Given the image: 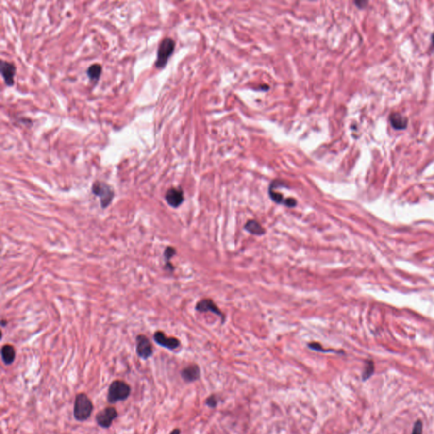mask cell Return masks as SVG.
I'll use <instances>...</instances> for the list:
<instances>
[{
  "label": "cell",
  "mask_w": 434,
  "mask_h": 434,
  "mask_svg": "<svg viewBox=\"0 0 434 434\" xmlns=\"http://www.w3.org/2000/svg\"><path fill=\"white\" fill-rule=\"evenodd\" d=\"M94 411V404L85 393L76 395L74 402L73 416L77 421H87Z\"/></svg>",
  "instance_id": "obj_1"
},
{
  "label": "cell",
  "mask_w": 434,
  "mask_h": 434,
  "mask_svg": "<svg viewBox=\"0 0 434 434\" xmlns=\"http://www.w3.org/2000/svg\"><path fill=\"white\" fill-rule=\"evenodd\" d=\"M131 386L122 380H115L108 389L107 401L110 404H116L126 401L130 396Z\"/></svg>",
  "instance_id": "obj_2"
},
{
  "label": "cell",
  "mask_w": 434,
  "mask_h": 434,
  "mask_svg": "<svg viewBox=\"0 0 434 434\" xmlns=\"http://www.w3.org/2000/svg\"><path fill=\"white\" fill-rule=\"evenodd\" d=\"M92 192L100 200L102 208H106L111 204L115 197V192L110 185L103 182L96 181L92 186Z\"/></svg>",
  "instance_id": "obj_3"
},
{
  "label": "cell",
  "mask_w": 434,
  "mask_h": 434,
  "mask_svg": "<svg viewBox=\"0 0 434 434\" xmlns=\"http://www.w3.org/2000/svg\"><path fill=\"white\" fill-rule=\"evenodd\" d=\"M176 43L172 38L167 37L161 41L158 48L157 59L155 60V67L161 69L167 66L169 58L173 54Z\"/></svg>",
  "instance_id": "obj_4"
},
{
  "label": "cell",
  "mask_w": 434,
  "mask_h": 434,
  "mask_svg": "<svg viewBox=\"0 0 434 434\" xmlns=\"http://www.w3.org/2000/svg\"><path fill=\"white\" fill-rule=\"evenodd\" d=\"M118 417V411L116 408L108 406L104 410L99 411L95 417V421L98 426L104 429H108L113 424V421Z\"/></svg>",
  "instance_id": "obj_5"
},
{
  "label": "cell",
  "mask_w": 434,
  "mask_h": 434,
  "mask_svg": "<svg viewBox=\"0 0 434 434\" xmlns=\"http://www.w3.org/2000/svg\"><path fill=\"white\" fill-rule=\"evenodd\" d=\"M136 352L143 360H148L154 354L153 344L145 335H138L136 338Z\"/></svg>",
  "instance_id": "obj_6"
},
{
  "label": "cell",
  "mask_w": 434,
  "mask_h": 434,
  "mask_svg": "<svg viewBox=\"0 0 434 434\" xmlns=\"http://www.w3.org/2000/svg\"><path fill=\"white\" fill-rule=\"evenodd\" d=\"M154 339L156 344L161 347L166 348L170 351L176 350L181 345L180 341L173 337H167L161 331H158L154 335Z\"/></svg>",
  "instance_id": "obj_7"
},
{
  "label": "cell",
  "mask_w": 434,
  "mask_h": 434,
  "mask_svg": "<svg viewBox=\"0 0 434 434\" xmlns=\"http://www.w3.org/2000/svg\"><path fill=\"white\" fill-rule=\"evenodd\" d=\"M196 311H200V312L214 313L218 317H220L222 319V321H225V316L223 313L221 312L217 304H215L214 301L211 299H204V300L199 301L198 304H196Z\"/></svg>",
  "instance_id": "obj_8"
},
{
  "label": "cell",
  "mask_w": 434,
  "mask_h": 434,
  "mask_svg": "<svg viewBox=\"0 0 434 434\" xmlns=\"http://www.w3.org/2000/svg\"><path fill=\"white\" fill-rule=\"evenodd\" d=\"M0 70H1V74H2L3 80L5 82V84L9 87H12L15 83L14 78L17 73L16 66L13 63H10L5 60H2Z\"/></svg>",
  "instance_id": "obj_9"
},
{
  "label": "cell",
  "mask_w": 434,
  "mask_h": 434,
  "mask_svg": "<svg viewBox=\"0 0 434 434\" xmlns=\"http://www.w3.org/2000/svg\"><path fill=\"white\" fill-rule=\"evenodd\" d=\"M181 377L187 384L196 382L200 378V368L196 364L189 365L182 370Z\"/></svg>",
  "instance_id": "obj_10"
},
{
  "label": "cell",
  "mask_w": 434,
  "mask_h": 434,
  "mask_svg": "<svg viewBox=\"0 0 434 434\" xmlns=\"http://www.w3.org/2000/svg\"><path fill=\"white\" fill-rule=\"evenodd\" d=\"M166 200L171 207H179L184 201V191L181 188L171 187L166 194Z\"/></svg>",
  "instance_id": "obj_11"
},
{
  "label": "cell",
  "mask_w": 434,
  "mask_h": 434,
  "mask_svg": "<svg viewBox=\"0 0 434 434\" xmlns=\"http://www.w3.org/2000/svg\"><path fill=\"white\" fill-rule=\"evenodd\" d=\"M269 195L275 203L283 204L287 208H294L297 206V200L294 198H284L283 194L277 193L272 187H269Z\"/></svg>",
  "instance_id": "obj_12"
},
{
  "label": "cell",
  "mask_w": 434,
  "mask_h": 434,
  "mask_svg": "<svg viewBox=\"0 0 434 434\" xmlns=\"http://www.w3.org/2000/svg\"><path fill=\"white\" fill-rule=\"evenodd\" d=\"M389 121L395 130H404L408 126V118L399 112H392Z\"/></svg>",
  "instance_id": "obj_13"
},
{
  "label": "cell",
  "mask_w": 434,
  "mask_h": 434,
  "mask_svg": "<svg viewBox=\"0 0 434 434\" xmlns=\"http://www.w3.org/2000/svg\"><path fill=\"white\" fill-rule=\"evenodd\" d=\"M2 361L6 366H10L16 360V350L10 344H5L1 349Z\"/></svg>",
  "instance_id": "obj_14"
},
{
  "label": "cell",
  "mask_w": 434,
  "mask_h": 434,
  "mask_svg": "<svg viewBox=\"0 0 434 434\" xmlns=\"http://www.w3.org/2000/svg\"><path fill=\"white\" fill-rule=\"evenodd\" d=\"M244 229L247 231L248 233L256 235V236H262L266 234V230L264 227L261 226V223H259L257 220H250L244 225Z\"/></svg>",
  "instance_id": "obj_15"
},
{
  "label": "cell",
  "mask_w": 434,
  "mask_h": 434,
  "mask_svg": "<svg viewBox=\"0 0 434 434\" xmlns=\"http://www.w3.org/2000/svg\"><path fill=\"white\" fill-rule=\"evenodd\" d=\"M102 73V67L99 64H94L87 69V74L91 80L98 81Z\"/></svg>",
  "instance_id": "obj_16"
},
{
  "label": "cell",
  "mask_w": 434,
  "mask_h": 434,
  "mask_svg": "<svg viewBox=\"0 0 434 434\" xmlns=\"http://www.w3.org/2000/svg\"><path fill=\"white\" fill-rule=\"evenodd\" d=\"M307 346L309 349H311V351H317V352H321V353L344 354V351H336V350H334V349H325V348L321 346V344H319V343H317V342L310 343V344H308Z\"/></svg>",
  "instance_id": "obj_17"
},
{
  "label": "cell",
  "mask_w": 434,
  "mask_h": 434,
  "mask_svg": "<svg viewBox=\"0 0 434 434\" xmlns=\"http://www.w3.org/2000/svg\"><path fill=\"white\" fill-rule=\"evenodd\" d=\"M176 253H177V250L173 247H167L165 252H164V256H165V260H166V267L168 270H170V271H173L174 270L173 266L170 264V259L175 256Z\"/></svg>",
  "instance_id": "obj_18"
},
{
  "label": "cell",
  "mask_w": 434,
  "mask_h": 434,
  "mask_svg": "<svg viewBox=\"0 0 434 434\" xmlns=\"http://www.w3.org/2000/svg\"><path fill=\"white\" fill-rule=\"evenodd\" d=\"M374 362L372 361H366V367H365L364 371L362 373V380L367 381L371 378L374 373Z\"/></svg>",
  "instance_id": "obj_19"
},
{
  "label": "cell",
  "mask_w": 434,
  "mask_h": 434,
  "mask_svg": "<svg viewBox=\"0 0 434 434\" xmlns=\"http://www.w3.org/2000/svg\"><path fill=\"white\" fill-rule=\"evenodd\" d=\"M205 404L210 408H216L218 404V400L217 396L212 394L210 397H208L205 401Z\"/></svg>",
  "instance_id": "obj_20"
},
{
  "label": "cell",
  "mask_w": 434,
  "mask_h": 434,
  "mask_svg": "<svg viewBox=\"0 0 434 434\" xmlns=\"http://www.w3.org/2000/svg\"><path fill=\"white\" fill-rule=\"evenodd\" d=\"M422 428H422V422L420 420H418L414 424L411 434H422Z\"/></svg>",
  "instance_id": "obj_21"
},
{
  "label": "cell",
  "mask_w": 434,
  "mask_h": 434,
  "mask_svg": "<svg viewBox=\"0 0 434 434\" xmlns=\"http://www.w3.org/2000/svg\"><path fill=\"white\" fill-rule=\"evenodd\" d=\"M354 3L357 5L358 8H360V9H364V8L367 6L368 2L361 0V1H356V2H354Z\"/></svg>",
  "instance_id": "obj_22"
},
{
  "label": "cell",
  "mask_w": 434,
  "mask_h": 434,
  "mask_svg": "<svg viewBox=\"0 0 434 434\" xmlns=\"http://www.w3.org/2000/svg\"><path fill=\"white\" fill-rule=\"evenodd\" d=\"M169 434H181V430L179 428H175Z\"/></svg>",
  "instance_id": "obj_23"
},
{
  "label": "cell",
  "mask_w": 434,
  "mask_h": 434,
  "mask_svg": "<svg viewBox=\"0 0 434 434\" xmlns=\"http://www.w3.org/2000/svg\"><path fill=\"white\" fill-rule=\"evenodd\" d=\"M432 45H433V47L434 49V33H433V35H432Z\"/></svg>",
  "instance_id": "obj_24"
}]
</instances>
